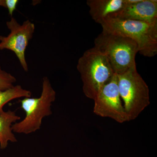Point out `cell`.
<instances>
[{"label": "cell", "instance_id": "12", "mask_svg": "<svg viewBox=\"0 0 157 157\" xmlns=\"http://www.w3.org/2000/svg\"><path fill=\"white\" fill-rule=\"evenodd\" d=\"M16 81L14 76L2 70L0 67V90H5L13 87Z\"/></svg>", "mask_w": 157, "mask_h": 157}, {"label": "cell", "instance_id": "4", "mask_svg": "<svg viewBox=\"0 0 157 157\" xmlns=\"http://www.w3.org/2000/svg\"><path fill=\"white\" fill-rule=\"evenodd\" d=\"M56 98V92L48 77L42 79V91L39 98H25L21 101L25 116L12 126L14 133L28 135L39 130L43 119L52 114L51 106Z\"/></svg>", "mask_w": 157, "mask_h": 157}, {"label": "cell", "instance_id": "10", "mask_svg": "<svg viewBox=\"0 0 157 157\" xmlns=\"http://www.w3.org/2000/svg\"><path fill=\"white\" fill-rule=\"evenodd\" d=\"M21 119L15 111H3L0 113V148L5 149L9 141L16 142L17 139L12 129L13 124Z\"/></svg>", "mask_w": 157, "mask_h": 157}, {"label": "cell", "instance_id": "14", "mask_svg": "<svg viewBox=\"0 0 157 157\" xmlns=\"http://www.w3.org/2000/svg\"><path fill=\"white\" fill-rule=\"evenodd\" d=\"M0 6L5 7L6 8V2L5 0H0Z\"/></svg>", "mask_w": 157, "mask_h": 157}, {"label": "cell", "instance_id": "7", "mask_svg": "<svg viewBox=\"0 0 157 157\" xmlns=\"http://www.w3.org/2000/svg\"><path fill=\"white\" fill-rule=\"evenodd\" d=\"M6 25L10 33L7 36H0V50L7 49L13 52L23 69L27 72L28 67L26 61L25 52L29 41L33 38L35 25L27 20L21 25L13 17L6 22Z\"/></svg>", "mask_w": 157, "mask_h": 157}, {"label": "cell", "instance_id": "13", "mask_svg": "<svg viewBox=\"0 0 157 157\" xmlns=\"http://www.w3.org/2000/svg\"><path fill=\"white\" fill-rule=\"evenodd\" d=\"M19 1L18 0H5L6 8L9 11V15L12 16L13 12L16 9V7Z\"/></svg>", "mask_w": 157, "mask_h": 157}, {"label": "cell", "instance_id": "3", "mask_svg": "<svg viewBox=\"0 0 157 157\" xmlns=\"http://www.w3.org/2000/svg\"><path fill=\"white\" fill-rule=\"evenodd\" d=\"M77 69L85 95L93 100L115 74L107 58L94 47L86 51L79 58Z\"/></svg>", "mask_w": 157, "mask_h": 157}, {"label": "cell", "instance_id": "9", "mask_svg": "<svg viewBox=\"0 0 157 157\" xmlns=\"http://www.w3.org/2000/svg\"><path fill=\"white\" fill-rule=\"evenodd\" d=\"M86 3L92 18L100 24L114 17L125 6L124 0H88Z\"/></svg>", "mask_w": 157, "mask_h": 157}, {"label": "cell", "instance_id": "6", "mask_svg": "<svg viewBox=\"0 0 157 157\" xmlns=\"http://www.w3.org/2000/svg\"><path fill=\"white\" fill-rule=\"evenodd\" d=\"M94 101L93 111L96 115L109 118L119 123L129 121L120 95L116 74L101 88Z\"/></svg>", "mask_w": 157, "mask_h": 157}, {"label": "cell", "instance_id": "11", "mask_svg": "<svg viewBox=\"0 0 157 157\" xmlns=\"http://www.w3.org/2000/svg\"><path fill=\"white\" fill-rule=\"evenodd\" d=\"M32 93L29 90L23 88L20 85L14 86L9 89L0 90V113L4 111L3 107L9 102L21 98H30Z\"/></svg>", "mask_w": 157, "mask_h": 157}, {"label": "cell", "instance_id": "8", "mask_svg": "<svg viewBox=\"0 0 157 157\" xmlns=\"http://www.w3.org/2000/svg\"><path fill=\"white\" fill-rule=\"evenodd\" d=\"M113 18L147 22L157 21V0H140L135 4L125 5Z\"/></svg>", "mask_w": 157, "mask_h": 157}, {"label": "cell", "instance_id": "2", "mask_svg": "<svg viewBox=\"0 0 157 157\" xmlns=\"http://www.w3.org/2000/svg\"><path fill=\"white\" fill-rule=\"evenodd\" d=\"M94 47L107 58L115 74L136 67L138 46L128 38L102 31L95 39Z\"/></svg>", "mask_w": 157, "mask_h": 157}, {"label": "cell", "instance_id": "1", "mask_svg": "<svg viewBox=\"0 0 157 157\" xmlns=\"http://www.w3.org/2000/svg\"><path fill=\"white\" fill-rule=\"evenodd\" d=\"M104 32L124 36L137 44L138 52L152 57L157 54V21L147 22L109 18L100 24Z\"/></svg>", "mask_w": 157, "mask_h": 157}, {"label": "cell", "instance_id": "5", "mask_svg": "<svg viewBox=\"0 0 157 157\" xmlns=\"http://www.w3.org/2000/svg\"><path fill=\"white\" fill-rule=\"evenodd\" d=\"M117 77L119 91L125 111L129 121L134 120L150 104L148 86L136 67L118 74Z\"/></svg>", "mask_w": 157, "mask_h": 157}]
</instances>
